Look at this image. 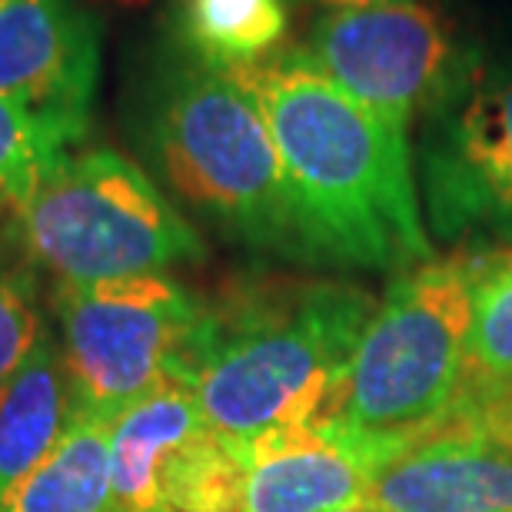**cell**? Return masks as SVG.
Segmentation results:
<instances>
[{"label": "cell", "mask_w": 512, "mask_h": 512, "mask_svg": "<svg viewBox=\"0 0 512 512\" xmlns=\"http://www.w3.org/2000/svg\"><path fill=\"white\" fill-rule=\"evenodd\" d=\"M227 74L270 127L316 263L403 273L433 260L406 127L336 87L303 47Z\"/></svg>", "instance_id": "cell-1"}, {"label": "cell", "mask_w": 512, "mask_h": 512, "mask_svg": "<svg viewBox=\"0 0 512 512\" xmlns=\"http://www.w3.org/2000/svg\"><path fill=\"white\" fill-rule=\"evenodd\" d=\"M376 310L346 280L273 276L207 306L177 370L230 443L336 416L356 343Z\"/></svg>", "instance_id": "cell-2"}, {"label": "cell", "mask_w": 512, "mask_h": 512, "mask_svg": "<svg viewBox=\"0 0 512 512\" xmlns=\"http://www.w3.org/2000/svg\"><path fill=\"white\" fill-rule=\"evenodd\" d=\"M140 143L173 200L220 237L316 263L270 127L227 70L170 50L143 94Z\"/></svg>", "instance_id": "cell-3"}, {"label": "cell", "mask_w": 512, "mask_h": 512, "mask_svg": "<svg viewBox=\"0 0 512 512\" xmlns=\"http://www.w3.org/2000/svg\"><path fill=\"white\" fill-rule=\"evenodd\" d=\"M486 250L463 247L403 270L356 343L333 423L399 453L429 433L469 376L473 293Z\"/></svg>", "instance_id": "cell-4"}, {"label": "cell", "mask_w": 512, "mask_h": 512, "mask_svg": "<svg viewBox=\"0 0 512 512\" xmlns=\"http://www.w3.org/2000/svg\"><path fill=\"white\" fill-rule=\"evenodd\" d=\"M24 253L60 283L167 273L203 260V240L147 170L110 147L60 163L17 213Z\"/></svg>", "instance_id": "cell-5"}, {"label": "cell", "mask_w": 512, "mask_h": 512, "mask_svg": "<svg viewBox=\"0 0 512 512\" xmlns=\"http://www.w3.org/2000/svg\"><path fill=\"white\" fill-rule=\"evenodd\" d=\"M203 313L207 303L167 273L60 283L57 343L74 406L117 419L150 389L177 376Z\"/></svg>", "instance_id": "cell-6"}, {"label": "cell", "mask_w": 512, "mask_h": 512, "mask_svg": "<svg viewBox=\"0 0 512 512\" xmlns=\"http://www.w3.org/2000/svg\"><path fill=\"white\" fill-rule=\"evenodd\" d=\"M303 50L336 87L406 130L433 117L483 64L463 27L429 0L330 10Z\"/></svg>", "instance_id": "cell-7"}, {"label": "cell", "mask_w": 512, "mask_h": 512, "mask_svg": "<svg viewBox=\"0 0 512 512\" xmlns=\"http://www.w3.org/2000/svg\"><path fill=\"white\" fill-rule=\"evenodd\" d=\"M419 180L439 240L512 243V57H483L423 120Z\"/></svg>", "instance_id": "cell-8"}, {"label": "cell", "mask_w": 512, "mask_h": 512, "mask_svg": "<svg viewBox=\"0 0 512 512\" xmlns=\"http://www.w3.org/2000/svg\"><path fill=\"white\" fill-rule=\"evenodd\" d=\"M110 479L120 512H240L243 459L170 376L114 419Z\"/></svg>", "instance_id": "cell-9"}, {"label": "cell", "mask_w": 512, "mask_h": 512, "mask_svg": "<svg viewBox=\"0 0 512 512\" xmlns=\"http://www.w3.org/2000/svg\"><path fill=\"white\" fill-rule=\"evenodd\" d=\"M100 24L80 0H0V97L74 153L90 133Z\"/></svg>", "instance_id": "cell-10"}, {"label": "cell", "mask_w": 512, "mask_h": 512, "mask_svg": "<svg viewBox=\"0 0 512 512\" xmlns=\"http://www.w3.org/2000/svg\"><path fill=\"white\" fill-rule=\"evenodd\" d=\"M240 459V512H343L370 509L386 453L326 419L253 439L240 446Z\"/></svg>", "instance_id": "cell-11"}, {"label": "cell", "mask_w": 512, "mask_h": 512, "mask_svg": "<svg viewBox=\"0 0 512 512\" xmlns=\"http://www.w3.org/2000/svg\"><path fill=\"white\" fill-rule=\"evenodd\" d=\"M74 416L67 366L54 333L0 383V496L37 469L60 443Z\"/></svg>", "instance_id": "cell-12"}, {"label": "cell", "mask_w": 512, "mask_h": 512, "mask_svg": "<svg viewBox=\"0 0 512 512\" xmlns=\"http://www.w3.org/2000/svg\"><path fill=\"white\" fill-rule=\"evenodd\" d=\"M110 426L114 419L74 406L60 443L0 496V512H120L110 479Z\"/></svg>", "instance_id": "cell-13"}, {"label": "cell", "mask_w": 512, "mask_h": 512, "mask_svg": "<svg viewBox=\"0 0 512 512\" xmlns=\"http://www.w3.org/2000/svg\"><path fill=\"white\" fill-rule=\"evenodd\" d=\"M173 30L183 54L237 70L280 50L290 30V0H177Z\"/></svg>", "instance_id": "cell-14"}, {"label": "cell", "mask_w": 512, "mask_h": 512, "mask_svg": "<svg viewBox=\"0 0 512 512\" xmlns=\"http://www.w3.org/2000/svg\"><path fill=\"white\" fill-rule=\"evenodd\" d=\"M469 380L512 383V247L483 256L469 326Z\"/></svg>", "instance_id": "cell-15"}, {"label": "cell", "mask_w": 512, "mask_h": 512, "mask_svg": "<svg viewBox=\"0 0 512 512\" xmlns=\"http://www.w3.org/2000/svg\"><path fill=\"white\" fill-rule=\"evenodd\" d=\"M67 157L70 153L57 147L34 120L0 97V193L10 200V207L24 213L44 180Z\"/></svg>", "instance_id": "cell-16"}, {"label": "cell", "mask_w": 512, "mask_h": 512, "mask_svg": "<svg viewBox=\"0 0 512 512\" xmlns=\"http://www.w3.org/2000/svg\"><path fill=\"white\" fill-rule=\"evenodd\" d=\"M44 333L47 323L30 276L0 260V383L27 360Z\"/></svg>", "instance_id": "cell-17"}, {"label": "cell", "mask_w": 512, "mask_h": 512, "mask_svg": "<svg viewBox=\"0 0 512 512\" xmlns=\"http://www.w3.org/2000/svg\"><path fill=\"white\" fill-rule=\"evenodd\" d=\"M303 4L323 7L326 14H330V10H360V7H376V4H393V0H303Z\"/></svg>", "instance_id": "cell-18"}, {"label": "cell", "mask_w": 512, "mask_h": 512, "mask_svg": "<svg viewBox=\"0 0 512 512\" xmlns=\"http://www.w3.org/2000/svg\"><path fill=\"white\" fill-rule=\"evenodd\" d=\"M7 217H17V210L10 207V200L4 197V193H0V223H4Z\"/></svg>", "instance_id": "cell-19"}, {"label": "cell", "mask_w": 512, "mask_h": 512, "mask_svg": "<svg viewBox=\"0 0 512 512\" xmlns=\"http://www.w3.org/2000/svg\"><path fill=\"white\" fill-rule=\"evenodd\" d=\"M343 512H373V509H343Z\"/></svg>", "instance_id": "cell-20"}]
</instances>
